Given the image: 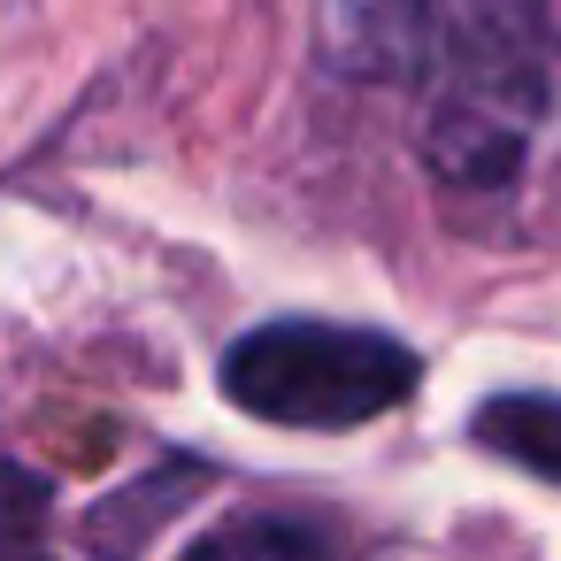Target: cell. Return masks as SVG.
Wrapping results in <instances>:
<instances>
[{
  "label": "cell",
  "instance_id": "6da1fadb",
  "mask_svg": "<svg viewBox=\"0 0 561 561\" xmlns=\"http://www.w3.org/2000/svg\"><path fill=\"white\" fill-rule=\"evenodd\" d=\"M224 392L285 431H354L415 392V354L362 323H262L224 354Z\"/></svg>",
  "mask_w": 561,
  "mask_h": 561
},
{
  "label": "cell",
  "instance_id": "7a4b0ae2",
  "mask_svg": "<svg viewBox=\"0 0 561 561\" xmlns=\"http://www.w3.org/2000/svg\"><path fill=\"white\" fill-rule=\"evenodd\" d=\"M553 32V0H323L316 39L346 78H438Z\"/></svg>",
  "mask_w": 561,
  "mask_h": 561
},
{
  "label": "cell",
  "instance_id": "3957f363",
  "mask_svg": "<svg viewBox=\"0 0 561 561\" xmlns=\"http://www.w3.org/2000/svg\"><path fill=\"white\" fill-rule=\"evenodd\" d=\"M477 438L507 461H523L530 477H553L561 484V400H538V392H507V400H484L477 415Z\"/></svg>",
  "mask_w": 561,
  "mask_h": 561
}]
</instances>
